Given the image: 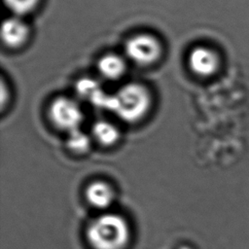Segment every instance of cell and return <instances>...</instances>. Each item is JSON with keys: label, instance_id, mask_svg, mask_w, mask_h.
Masks as SVG:
<instances>
[{"label": "cell", "instance_id": "6da1fadb", "mask_svg": "<svg viewBox=\"0 0 249 249\" xmlns=\"http://www.w3.org/2000/svg\"><path fill=\"white\" fill-rule=\"evenodd\" d=\"M152 103L148 89L138 83H128L110 95L108 110L126 123H136L148 113Z\"/></svg>", "mask_w": 249, "mask_h": 249}, {"label": "cell", "instance_id": "7a4b0ae2", "mask_svg": "<svg viewBox=\"0 0 249 249\" xmlns=\"http://www.w3.org/2000/svg\"><path fill=\"white\" fill-rule=\"evenodd\" d=\"M130 236L126 221L117 214H103L90 222L87 237L94 249H124Z\"/></svg>", "mask_w": 249, "mask_h": 249}, {"label": "cell", "instance_id": "3957f363", "mask_svg": "<svg viewBox=\"0 0 249 249\" xmlns=\"http://www.w3.org/2000/svg\"><path fill=\"white\" fill-rule=\"evenodd\" d=\"M124 53L126 57L135 64L146 66L159 60L162 48L160 42L155 36L139 33L126 40Z\"/></svg>", "mask_w": 249, "mask_h": 249}, {"label": "cell", "instance_id": "277c9868", "mask_svg": "<svg viewBox=\"0 0 249 249\" xmlns=\"http://www.w3.org/2000/svg\"><path fill=\"white\" fill-rule=\"evenodd\" d=\"M48 115L56 128L67 132L78 129L84 119V114L78 102L65 96L56 97L51 102Z\"/></svg>", "mask_w": 249, "mask_h": 249}, {"label": "cell", "instance_id": "5b68a950", "mask_svg": "<svg viewBox=\"0 0 249 249\" xmlns=\"http://www.w3.org/2000/svg\"><path fill=\"white\" fill-rule=\"evenodd\" d=\"M188 65L196 75L208 77L217 71L219 57L213 50L204 46H197L191 50L188 55Z\"/></svg>", "mask_w": 249, "mask_h": 249}, {"label": "cell", "instance_id": "8992f818", "mask_svg": "<svg viewBox=\"0 0 249 249\" xmlns=\"http://www.w3.org/2000/svg\"><path fill=\"white\" fill-rule=\"evenodd\" d=\"M29 36L28 25L20 17H11L6 18L1 27L2 42L9 48L16 49L25 44Z\"/></svg>", "mask_w": 249, "mask_h": 249}, {"label": "cell", "instance_id": "52a82bcc", "mask_svg": "<svg viewBox=\"0 0 249 249\" xmlns=\"http://www.w3.org/2000/svg\"><path fill=\"white\" fill-rule=\"evenodd\" d=\"M99 75L109 81L119 80L125 72L124 59L116 53H106L97 62Z\"/></svg>", "mask_w": 249, "mask_h": 249}, {"label": "cell", "instance_id": "ba28073f", "mask_svg": "<svg viewBox=\"0 0 249 249\" xmlns=\"http://www.w3.org/2000/svg\"><path fill=\"white\" fill-rule=\"evenodd\" d=\"M86 197L90 205L98 209L109 207L114 199L113 189L103 181L90 183L86 190Z\"/></svg>", "mask_w": 249, "mask_h": 249}, {"label": "cell", "instance_id": "9c48e42d", "mask_svg": "<svg viewBox=\"0 0 249 249\" xmlns=\"http://www.w3.org/2000/svg\"><path fill=\"white\" fill-rule=\"evenodd\" d=\"M91 132L93 138L103 146H112L116 144L120 138V131L117 126L104 120L95 122L92 124Z\"/></svg>", "mask_w": 249, "mask_h": 249}, {"label": "cell", "instance_id": "30bf717a", "mask_svg": "<svg viewBox=\"0 0 249 249\" xmlns=\"http://www.w3.org/2000/svg\"><path fill=\"white\" fill-rule=\"evenodd\" d=\"M67 147L74 153H86L90 147V138L88 134L80 130V128L68 132L66 141Z\"/></svg>", "mask_w": 249, "mask_h": 249}, {"label": "cell", "instance_id": "8fae6325", "mask_svg": "<svg viewBox=\"0 0 249 249\" xmlns=\"http://www.w3.org/2000/svg\"><path fill=\"white\" fill-rule=\"evenodd\" d=\"M3 3L14 16L22 17L33 12L40 0H3Z\"/></svg>", "mask_w": 249, "mask_h": 249}, {"label": "cell", "instance_id": "7c38bea8", "mask_svg": "<svg viewBox=\"0 0 249 249\" xmlns=\"http://www.w3.org/2000/svg\"><path fill=\"white\" fill-rule=\"evenodd\" d=\"M180 249H190L189 247H187V246H184V247H181Z\"/></svg>", "mask_w": 249, "mask_h": 249}]
</instances>
